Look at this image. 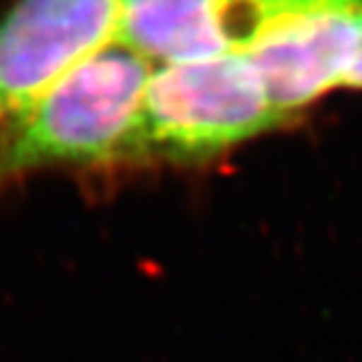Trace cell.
Returning <instances> with one entry per match:
<instances>
[{
  "instance_id": "obj_1",
  "label": "cell",
  "mask_w": 362,
  "mask_h": 362,
  "mask_svg": "<svg viewBox=\"0 0 362 362\" xmlns=\"http://www.w3.org/2000/svg\"><path fill=\"white\" fill-rule=\"evenodd\" d=\"M153 70V62L118 40L76 64L0 136V190L48 168L138 164Z\"/></svg>"
},
{
  "instance_id": "obj_2",
  "label": "cell",
  "mask_w": 362,
  "mask_h": 362,
  "mask_svg": "<svg viewBox=\"0 0 362 362\" xmlns=\"http://www.w3.org/2000/svg\"><path fill=\"white\" fill-rule=\"evenodd\" d=\"M286 122L245 55L162 64L142 98L138 164L214 162Z\"/></svg>"
},
{
  "instance_id": "obj_3",
  "label": "cell",
  "mask_w": 362,
  "mask_h": 362,
  "mask_svg": "<svg viewBox=\"0 0 362 362\" xmlns=\"http://www.w3.org/2000/svg\"><path fill=\"white\" fill-rule=\"evenodd\" d=\"M120 0H13L0 18V136L64 74L118 40Z\"/></svg>"
},
{
  "instance_id": "obj_4",
  "label": "cell",
  "mask_w": 362,
  "mask_h": 362,
  "mask_svg": "<svg viewBox=\"0 0 362 362\" xmlns=\"http://www.w3.org/2000/svg\"><path fill=\"white\" fill-rule=\"evenodd\" d=\"M310 0H120L118 42L153 62L245 55Z\"/></svg>"
},
{
  "instance_id": "obj_5",
  "label": "cell",
  "mask_w": 362,
  "mask_h": 362,
  "mask_svg": "<svg viewBox=\"0 0 362 362\" xmlns=\"http://www.w3.org/2000/svg\"><path fill=\"white\" fill-rule=\"evenodd\" d=\"M360 18L362 0H310L247 50L279 116L291 120L345 86Z\"/></svg>"
},
{
  "instance_id": "obj_6",
  "label": "cell",
  "mask_w": 362,
  "mask_h": 362,
  "mask_svg": "<svg viewBox=\"0 0 362 362\" xmlns=\"http://www.w3.org/2000/svg\"><path fill=\"white\" fill-rule=\"evenodd\" d=\"M343 88L362 90V18H360V35H358V44H356V53H354L351 66L347 70Z\"/></svg>"
}]
</instances>
